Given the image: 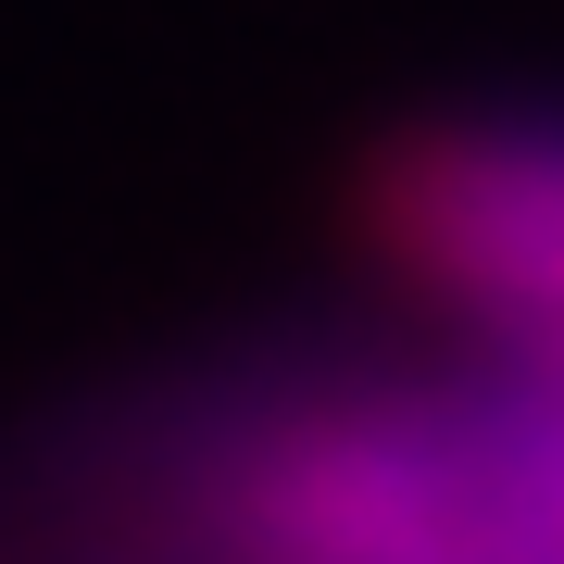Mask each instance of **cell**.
<instances>
[{"instance_id":"6da1fadb","label":"cell","mask_w":564,"mask_h":564,"mask_svg":"<svg viewBox=\"0 0 564 564\" xmlns=\"http://www.w3.org/2000/svg\"><path fill=\"white\" fill-rule=\"evenodd\" d=\"M214 564H564V389L276 414L202 477Z\"/></svg>"},{"instance_id":"7a4b0ae2","label":"cell","mask_w":564,"mask_h":564,"mask_svg":"<svg viewBox=\"0 0 564 564\" xmlns=\"http://www.w3.org/2000/svg\"><path fill=\"white\" fill-rule=\"evenodd\" d=\"M377 214L426 289L477 302L489 326H514L564 364V139H527V126L414 139L389 163Z\"/></svg>"}]
</instances>
